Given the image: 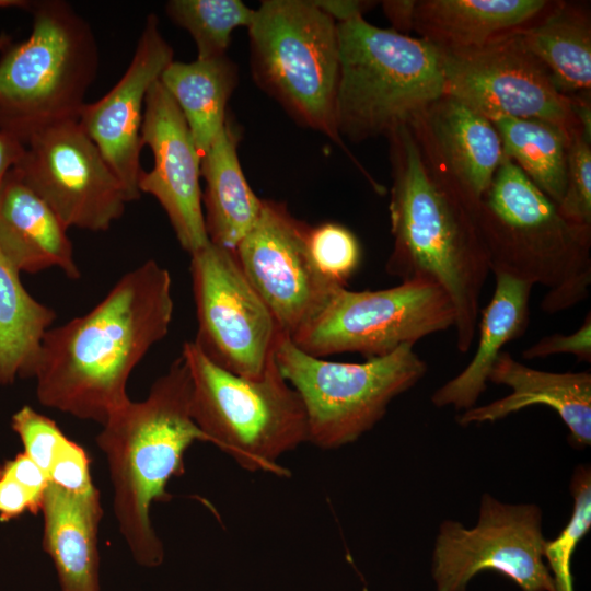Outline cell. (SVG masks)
Wrapping results in <instances>:
<instances>
[{"mask_svg":"<svg viewBox=\"0 0 591 591\" xmlns=\"http://www.w3.org/2000/svg\"><path fill=\"white\" fill-rule=\"evenodd\" d=\"M573 510L561 532L544 544V559L552 575L555 591H573L572 555L591 528V471L581 464L575 470L570 480Z\"/></svg>","mask_w":591,"mask_h":591,"instance_id":"f546056e","label":"cell"},{"mask_svg":"<svg viewBox=\"0 0 591 591\" xmlns=\"http://www.w3.org/2000/svg\"><path fill=\"white\" fill-rule=\"evenodd\" d=\"M165 11L190 34L200 60L225 56L232 32L248 27L255 13L240 0H171Z\"/></svg>","mask_w":591,"mask_h":591,"instance_id":"f1b7e54d","label":"cell"},{"mask_svg":"<svg viewBox=\"0 0 591 591\" xmlns=\"http://www.w3.org/2000/svg\"><path fill=\"white\" fill-rule=\"evenodd\" d=\"M12 44V38L5 32L0 33V53L7 49Z\"/></svg>","mask_w":591,"mask_h":591,"instance_id":"b9f144b4","label":"cell"},{"mask_svg":"<svg viewBox=\"0 0 591 591\" xmlns=\"http://www.w3.org/2000/svg\"><path fill=\"white\" fill-rule=\"evenodd\" d=\"M47 476L49 484L71 494L90 495L97 491L86 451L68 437L61 442Z\"/></svg>","mask_w":591,"mask_h":591,"instance_id":"836d02e7","label":"cell"},{"mask_svg":"<svg viewBox=\"0 0 591 591\" xmlns=\"http://www.w3.org/2000/svg\"><path fill=\"white\" fill-rule=\"evenodd\" d=\"M240 138L237 126L228 116L200 160L205 179L202 208L209 241L233 251L253 227L263 205L242 171L237 155Z\"/></svg>","mask_w":591,"mask_h":591,"instance_id":"cb8c5ba5","label":"cell"},{"mask_svg":"<svg viewBox=\"0 0 591 591\" xmlns=\"http://www.w3.org/2000/svg\"><path fill=\"white\" fill-rule=\"evenodd\" d=\"M192 380L177 357L142 401H129L102 426L96 444L104 453L113 486V509L135 561L162 565L164 545L150 509L167 502V484L185 471L184 456L196 441L207 442L192 415Z\"/></svg>","mask_w":591,"mask_h":591,"instance_id":"3957f363","label":"cell"},{"mask_svg":"<svg viewBox=\"0 0 591 591\" xmlns=\"http://www.w3.org/2000/svg\"><path fill=\"white\" fill-rule=\"evenodd\" d=\"M310 228L283 202L263 199L258 218L234 250L245 276L289 336L341 286L315 267L308 246Z\"/></svg>","mask_w":591,"mask_h":591,"instance_id":"9a60e30c","label":"cell"},{"mask_svg":"<svg viewBox=\"0 0 591 591\" xmlns=\"http://www.w3.org/2000/svg\"><path fill=\"white\" fill-rule=\"evenodd\" d=\"M558 354H571L578 360L591 362V313L584 317L581 326L571 334L555 333L542 337L522 351L526 360L546 358Z\"/></svg>","mask_w":591,"mask_h":591,"instance_id":"e575fe53","label":"cell"},{"mask_svg":"<svg viewBox=\"0 0 591 591\" xmlns=\"http://www.w3.org/2000/svg\"><path fill=\"white\" fill-rule=\"evenodd\" d=\"M566 162V186L558 212L572 224L591 227V141L581 130L568 139Z\"/></svg>","mask_w":591,"mask_h":591,"instance_id":"1f68e13d","label":"cell"},{"mask_svg":"<svg viewBox=\"0 0 591 591\" xmlns=\"http://www.w3.org/2000/svg\"><path fill=\"white\" fill-rule=\"evenodd\" d=\"M501 139L503 154L556 206L566 186L567 135L536 119L494 115L488 118Z\"/></svg>","mask_w":591,"mask_h":591,"instance_id":"83f0119b","label":"cell"},{"mask_svg":"<svg viewBox=\"0 0 591 591\" xmlns=\"http://www.w3.org/2000/svg\"><path fill=\"white\" fill-rule=\"evenodd\" d=\"M56 312L35 300L0 254V385L34 378L42 343Z\"/></svg>","mask_w":591,"mask_h":591,"instance_id":"4316f807","label":"cell"},{"mask_svg":"<svg viewBox=\"0 0 591 591\" xmlns=\"http://www.w3.org/2000/svg\"><path fill=\"white\" fill-rule=\"evenodd\" d=\"M454 321L449 297L428 280L401 281L374 291L339 286L290 338L314 357L357 352L372 359L448 331Z\"/></svg>","mask_w":591,"mask_h":591,"instance_id":"30bf717a","label":"cell"},{"mask_svg":"<svg viewBox=\"0 0 591 591\" xmlns=\"http://www.w3.org/2000/svg\"><path fill=\"white\" fill-rule=\"evenodd\" d=\"M25 144L16 137L0 130V185L7 174L20 162Z\"/></svg>","mask_w":591,"mask_h":591,"instance_id":"ab89813d","label":"cell"},{"mask_svg":"<svg viewBox=\"0 0 591 591\" xmlns=\"http://www.w3.org/2000/svg\"><path fill=\"white\" fill-rule=\"evenodd\" d=\"M42 503L20 483L0 472V521L5 522L25 512L37 514Z\"/></svg>","mask_w":591,"mask_h":591,"instance_id":"d590c367","label":"cell"},{"mask_svg":"<svg viewBox=\"0 0 591 591\" xmlns=\"http://www.w3.org/2000/svg\"><path fill=\"white\" fill-rule=\"evenodd\" d=\"M0 254L20 274L57 267L80 277L68 228L14 169L0 185Z\"/></svg>","mask_w":591,"mask_h":591,"instance_id":"d6986e66","label":"cell"},{"mask_svg":"<svg viewBox=\"0 0 591 591\" xmlns=\"http://www.w3.org/2000/svg\"><path fill=\"white\" fill-rule=\"evenodd\" d=\"M542 519L534 503H506L484 494L473 528L453 520L439 526L431 561L436 590L466 591L477 573L490 570L522 591H555L543 555Z\"/></svg>","mask_w":591,"mask_h":591,"instance_id":"8fae6325","label":"cell"},{"mask_svg":"<svg viewBox=\"0 0 591 591\" xmlns=\"http://www.w3.org/2000/svg\"><path fill=\"white\" fill-rule=\"evenodd\" d=\"M13 169L68 229L106 231L130 202L123 184L78 120L32 136Z\"/></svg>","mask_w":591,"mask_h":591,"instance_id":"4fadbf2b","label":"cell"},{"mask_svg":"<svg viewBox=\"0 0 591 591\" xmlns=\"http://www.w3.org/2000/svg\"><path fill=\"white\" fill-rule=\"evenodd\" d=\"M420 115L443 165L465 193L479 201L503 158L501 139L494 124L448 94Z\"/></svg>","mask_w":591,"mask_h":591,"instance_id":"44dd1931","label":"cell"},{"mask_svg":"<svg viewBox=\"0 0 591 591\" xmlns=\"http://www.w3.org/2000/svg\"><path fill=\"white\" fill-rule=\"evenodd\" d=\"M30 36L0 58V130L24 144L54 125L78 120L99 69L90 23L67 1H33Z\"/></svg>","mask_w":591,"mask_h":591,"instance_id":"5b68a950","label":"cell"},{"mask_svg":"<svg viewBox=\"0 0 591 591\" xmlns=\"http://www.w3.org/2000/svg\"><path fill=\"white\" fill-rule=\"evenodd\" d=\"M476 218L490 273L546 287L544 312L564 311L588 297L591 227L565 220L505 154Z\"/></svg>","mask_w":591,"mask_h":591,"instance_id":"277c9868","label":"cell"},{"mask_svg":"<svg viewBox=\"0 0 591 591\" xmlns=\"http://www.w3.org/2000/svg\"><path fill=\"white\" fill-rule=\"evenodd\" d=\"M389 140L393 247L385 264L401 281L438 285L454 309L455 345L467 352L490 273L474 200L438 157L420 113L396 125Z\"/></svg>","mask_w":591,"mask_h":591,"instance_id":"6da1fadb","label":"cell"},{"mask_svg":"<svg viewBox=\"0 0 591 591\" xmlns=\"http://www.w3.org/2000/svg\"><path fill=\"white\" fill-rule=\"evenodd\" d=\"M440 54L444 94L487 118L506 115L542 120L561 129L568 139L581 130L571 99L557 90L518 33L482 48Z\"/></svg>","mask_w":591,"mask_h":591,"instance_id":"5bb4252c","label":"cell"},{"mask_svg":"<svg viewBox=\"0 0 591 591\" xmlns=\"http://www.w3.org/2000/svg\"><path fill=\"white\" fill-rule=\"evenodd\" d=\"M488 382L506 385L511 393L484 406H474L457 416L461 426L494 422L533 405L553 408L569 430L576 448L591 444V373L548 372L530 368L501 351Z\"/></svg>","mask_w":591,"mask_h":591,"instance_id":"ac0fdd59","label":"cell"},{"mask_svg":"<svg viewBox=\"0 0 591 591\" xmlns=\"http://www.w3.org/2000/svg\"><path fill=\"white\" fill-rule=\"evenodd\" d=\"M173 57V48L160 31L158 15L150 13L121 78L103 97L86 103L78 119L123 184L129 201L141 196L138 183L142 172L141 126L147 93Z\"/></svg>","mask_w":591,"mask_h":591,"instance_id":"e0dca14e","label":"cell"},{"mask_svg":"<svg viewBox=\"0 0 591 591\" xmlns=\"http://www.w3.org/2000/svg\"><path fill=\"white\" fill-rule=\"evenodd\" d=\"M181 356L192 380V415L207 442L247 472L289 476L280 459L308 442V420L274 355L255 380L219 367L194 341L184 343Z\"/></svg>","mask_w":591,"mask_h":591,"instance_id":"52a82bcc","label":"cell"},{"mask_svg":"<svg viewBox=\"0 0 591 591\" xmlns=\"http://www.w3.org/2000/svg\"><path fill=\"white\" fill-rule=\"evenodd\" d=\"M495 278L494 294L482 313L475 354L457 375L434 391L431 402L437 407L463 410L474 407L487 387L502 348L520 338L528 328L534 286L502 275Z\"/></svg>","mask_w":591,"mask_h":591,"instance_id":"603a6c76","label":"cell"},{"mask_svg":"<svg viewBox=\"0 0 591 591\" xmlns=\"http://www.w3.org/2000/svg\"><path fill=\"white\" fill-rule=\"evenodd\" d=\"M416 0H386L382 8L391 21L395 32L407 35L413 30V18Z\"/></svg>","mask_w":591,"mask_h":591,"instance_id":"f35d334b","label":"cell"},{"mask_svg":"<svg viewBox=\"0 0 591 591\" xmlns=\"http://www.w3.org/2000/svg\"><path fill=\"white\" fill-rule=\"evenodd\" d=\"M179 107L200 158L222 129L227 104L237 83L236 66L225 56L172 61L160 79Z\"/></svg>","mask_w":591,"mask_h":591,"instance_id":"484cf974","label":"cell"},{"mask_svg":"<svg viewBox=\"0 0 591 591\" xmlns=\"http://www.w3.org/2000/svg\"><path fill=\"white\" fill-rule=\"evenodd\" d=\"M315 4L327 13L336 23L348 21L355 16L362 15L376 2L361 0H318Z\"/></svg>","mask_w":591,"mask_h":591,"instance_id":"74e56055","label":"cell"},{"mask_svg":"<svg viewBox=\"0 0 591 591\" xmlns=\"http://www.w3.org/2000/svg\"><path fill=\"white\" fill-rule=\"evenodd\" d=\"M336 125L352 142L386 136L445 93L440 50L429 42L370 24L337 23Z\"/></svg>","mask_w":591,"mask_h":591,"instance_id":"8992f818","label":"cell"},{"mask_svg":"<svg viewBox=\"0 0 591 591\" xmlns=\"http://www.w3.org/2000/svg\"><path fill=\"white\" fill-rule=\"evenodd\" d=\"M404 345L364 362H338L314 357L281 333L274 357L305 409L308 442L323 450L358 440L386 414L391 402L418 383L427 363Z\"/></svg>","mask_w":591,"mask_h":591,"instance_id":"9c48e42d","label":"cell"},{"mask_svg":"<svg viewBox=\"0 0 591 591\" xmlns=\"http://www.w3.org/2000/svg\"><path fill=\"white\" fill-rule=\"evenodd\" d=\"M40 512L43 547L54 563L61 591H101L99 490L76 495L49 484Z\"/></svg>","mask_w":591,"mask_h":591,"instance_id":"7402d4cb","label":"cell"},{"mask_svg":"<svg viewBox=\"0 0 591 591\" xmlns=\"http://www.w3.org/2000/svg\"><path fill=\"white\" fill-rule=\"evenodd\" d=\"M0 472L25 487L42 505L49 485L46 474L24 452L0 465Z\"/></svg>","mask_w":591,"mask_h":591,"instance_id":"8d00e7d4","label":"cell"},{"mask_svg":"<svg viewBox=\"0 0 591 591\" xmlns=\"http://www.w3.org/2000/svg\"><path fill=\"white\" fill-rule=\"evenodd\" d=\"M518 35L561 94L591 95V14L587 3L554 1Z\"/></svg>","mask_w":591,"mask_h":591,"instance_id":"d4e9b609","label":"cell"},{"mask_svg":"<svg viewBox=\"0 0 591 591\" xmlns=\"http://www.w3.org/2000/svg\"><path fill=\"white\" fill-rule=\"evenodd\" d=\"M33 1L25 0H0V9L19 8L30 10Z\"/></svg>","mask_w":591,"mask_h":591,"instance_id":"60d3db41","label":"cell"},{"mask_svg":"<svg viewBox=\"0 0 591 591\" xmlns=\"http://www.w3.org/2000/svg\"><path fill=\"white\" fill-rule=\"evenodd\" d=\"M197 316L193 340L219 367L259 379L282 333L233 250L212 242L190 254Z\"/></svg>","mask_w":591,"mask_h":591,"instance_id":"7c38bea8","label":"cell"},{"mask_svg":"<svg viewBox=\"0 0 591 591\" xmlns=\"http://www.w3.org/2000/svg\"><path fill=\"white\" fill-rule=\"evenodd\" d=\"M141 141L153 155V167L139 176V190L164 209L179 245L189 255L204 247L206 230L200 154L179 107L160 80L144 103Z\"/></svg>","mask_w":591,"mask_h":591,"instance_id":"2e32d148","label":"cell"},{"mask_svg":"<svg viewBox=\"0 0 591 591\" xmlns=\"http://www.w3.org/2000/svg\"><path fill=\"white\" fill-rule=\"evenodd\" d=\"M11 427L24 447L23 452L47 476L51 462L67 436L53 419L31 406H23L12 416Z\"/></svg>","mask_w":591,"mask_h":591,"instance_id":"d6a6232c","label":"cell"},{"mask_svg":"<svg viewBox=\"0 0 591 591\" xmlns=\"http://www.w3.org/2000/svg\"><path fill=\"white\" fill-rule=\"evenodd\" d=\"M549 0H416L413 30L443 51L482 48L536 22Z\"/></svg>","mask_w":591,"mask_h":591,"instance_id":"ffe728a7","label":"cell"},{"mask_svg":"<svg viewBox=\"0 0 591 591\" xmlns=\"http://www.w3.org/2000/svg\"><path fill=\"white\" fill-rule=\"evenodd\" d=\"M170 271L154 259L126 273L89 312L51 327L36 364V396L49 408L103 426L130 397L129 376L169 333Z\"/></svg>","mask_w":591,"mask_h":591,"instance_id":"7a4b0ae2","label":"cell"},{"mask_svg":"<svg viewBox=\"0 0 591 591\" xmlns=\"http://www.w3.org/2000/svg\"><path fill=\"white\" fill-rule=\"evenodd\" d=\"M247 28L256 84L300 125L339 146L381 192L337 130L339 46L335 20L312 0H264Z\"/></svg>","mask_w":591,"mask_h":591,"instance_id":"ba28073f","label":"cell"},{"mask_svg":"<svg viewBox=\"0 0 591 591\" xmlns=\"http://www.w3.org/2000/svg\"><path fill=\"white\" fill-rule=\"evenodd\" d=\"M308 246L318 271L328 280L347 287L361 262V246L356 235L343 224L324 222L310 228Z\"/></svg>","mask_w":591,"mask_h":591,"instance_id":"4dcf8cb0","label":"cell"}]
</instances>
